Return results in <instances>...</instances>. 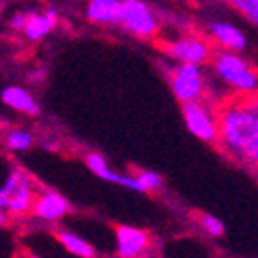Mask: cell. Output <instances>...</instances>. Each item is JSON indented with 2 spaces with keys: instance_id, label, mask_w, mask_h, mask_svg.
<instances>
[{
  "instance_id": "18",
  "label": "cell",
  "mask_w": 258,
  "mask_h": 258,
  "mask_svg": "<svg viewBox=\"0 0 258 258\" xmlns=\"http://www.w3.org/2000/svg\"><path fill=\"white\" fill-rule=\"evenodd\" d=\"M137 178L143 184V192H153V190H159L163 186V178L159 174H155V171H149V169L137 171Z\"/></svg>"
},
{
  "instance_id": "2",
  "label": "cell",
  "mask_w": 258,
  "mask_h": 258,
  "mask_svg": "<svg viewBox=\"0 0 258 258\" xmlns=\"http://www.w3.org/2000/svg\"><path fill=\"white\" fill-rule=\"evenodd\" d=\"M211 62L215 73L229 85L235 95L258 93V71H254L242 56H238V52L219 50L213 54Z\"/></svg>"
},
{
  "instance_id": "24",
  "label": "cell",
  "mask_w": 258,
  "mask_h": 258,
  "mask_svg": "<svg viewBox=\"0 0 258 258\" xmlns=\"http://www.w3.org/2000/svg\"><path fill=\"white\" fill-rule=\"evenodd\" d=\"M5 221H7V217H5V213H3V211H0V225H3Z\"/></svg>"
},
{
  "instance_id": "16",
  "label": "cell",
  "mask_w": 258,
  "mask_h": 258,
  "mask_svg": "<svg viewBox=\"0 0 258 258\" xmlns=\"http://www.w3.org/2000/svg\"><path fill=\"white\" fill-rule=\"evenodd\" d=\"M5 145L11 151H27L33 145V135L29 131H23V128H13L5 135Z\"/></svg>"
},
{
  "instance_id": "9",
  "label": "cell",
  "mask_w": 258,
  "mask_h": 258,
  "mask_svg": "<svg viewBox=\"0 0 258 258\" xmlns=\"http://www.w3.org/2000/svg\"><path fill=\"white\" fill-rule=\"evenodd\" d=\"M71 211V203L64 199L60 192L56 190H44L39 192L37 199H35V205H33V215L41 221H48V223H54V221H60L62 217H67Z\"/></svg>"
},
{
  "instance_id": "3",
  "label": "cell",
  "mask_w": 258,
  "mask_h": 258,
  "mask_svg": "<svg viewBox=\"0 0 258 258\" xmlns=\"http://www.w3.org/2000/svg\"><path fill=\"white\" fill-rule=\"evenodd\" d=\"M182 118L186 128L197 139L215 145L219 141V122H217V107L199 99V101H186L182 103Z\"/></svg>"
},
{
  "instance_id": "12",
  "label": "cell",
  "mask_w": 258,
  "mask_h": 258,
  "mask_svg": "<svg viewBox=\"0 0 258 258\" xmlns=\"http://www.w3.org/2000/svg\"><path fill=\"white\" fill-rule=\"evenodd\" d=\"M87 19L97 25H120L122 23V0H89Z\"/></svg>"
},
{
  "instance_id": "5",
  "label": "cell",
  "mask_w": 258,
  "mask_h": 258,
  "mask_svg": "<svg viewBox=\"0 0 258 258\" xmlns=\"http://www.w3.org/2000/svg\"><path fill=\"white\" fill-rule=\"evenodd\" d=\"M0 190L5 192V197H7V201H9L7 211H9L11 215H15V217H21V215L33 211L37 192H35V186H33V182H31V178L27 176L25 169L15 167L11 174H9L5 186L0 188Z\"/></svg>"
},
{
  "instance_id": "10",
  "label": "cell",
  "mask_w": 258,
  "mask_h": 258,
  "mask_svg": "<svg viewBox=\"0 0 258 258\" xmlns=\"http://www.w3.org/2000/svg\"><path fill=\"white\" fill-rule=\"evenodd\" d=\"M85 163H87L89 171H93V174L105 182H112V184H120L128 190H135V192H143V184L139 182L137 174L135 176H124V174H118V171H114L110 165H107L105 157L99 155V153H87L85 155Z\"/></svg>"
},
{
  "instance_id": "17",
  "label": "cell",
  "mask_w": 258,
  "mask_h": 258,
  "mask_svg": "<svg viewBox=\"0 0 258 258\" xmlns=\"http://www.w3.org/2000/svg\"><path fill=\"white\" fill-rule=\"evenodd\" d=\"M229 5L258 27V0H229Z\"/></svg>"
},
{
  "instance_id": "15",
  "label": "cell",
  "mask_w": 258,
  "mask_h": 258,
  "mask_svg": "<svg viewBox=\"0 0 258 258\" xmlns=\"http://www.w3.org/2000/svg\"><path fill=\"white\" fill-rule=\"evenodd\" d=\"M54 235L71 254H75L79 258H97V250L87 240H83L81 235H77L73 231H67V229H58Z\"/></svg>"
},
{
  "instance_id": "11",
  "label": "cell",
  "mask_w": 258,
  "mask_h": 258,
  "mask_svg": "<svg viewBox=\"0 0 258 258\" xmlns=\"http://www.w3.org/2000/svg\"><path fill=\"white\" fill-rule=\"evenodd\" d=\"M209 35L213 37L215 44H219L223 50H229V52H244L248 41H246V35L242 29H238L231 23H223V21H213L209 25Z\"/></svg>"
},
{
  "instance_id": "7",
  "label": "cell",
  "mask_w": 258,
  "mask_h": 258,
  "mask_svg": "<svg viewBox=\"0 0 258 258\" xmlns=\"http://www.w3.org/2000/svg\"><path fill=\"white\" fill-rule=\"evenodd\" d=\"M161 50L171 60L199 64V67L213 58V50L209 46V41L201 37H192V35H184L174 41H167V44H161Z\"/></svg>"
},
{
  "instance_id": "19",
  "label": "cell",
  "mask_w": 258,
  "mask_h": 258,
  "mask_svg": "<svg viewBox=\"0 0 258 258\" xmlns=\"http://www.w3.org/2000/svg\"><path fill=\"white\" fill-rule=\"evenodd\" d=\"M199 221H201V227H203L209 235H213V238H221V235L225 233V225H223L217 217L209 215V213H203L201 217H199Z\"/></svg>"
},
{
  "instance_id": "22",
  "label": "cell",
  "mask_w": 258,
  "mask_h": 258,
  "mask_svg": "<svg viewBox=\"0 0 258 258\" xmlns=\"http://www.w3.org/2000/svg\"><path fill=\"white\" fill-rule=\"evenodd\" d=\"M244 99H246V103L250 105V110L258 116V93H254V95H244Z\"/></svg>"
},
{
  "instance_id": "6",
  "label": "cell",
  "mask_w": 258,
  "mask_h": 258,
  "mask_svg": "<svg viewBox=\"0 0 258 258\" xmlns=\"http://www.w3.org/2000/svg\"><path fill=\"white\" fill-rule=\"evenodd\" d=\"M120 25L141 39H155L159 35V19L145 0H122Z\"/></svg>"
},
{
  "instance_id": "20",
  "label": "cell",
  "mask_w": 258,
  "mask_h": 258,
  "mask_svg": "<svg viewBox=\"0 0 258 258\" xmlns=\"http://www.w3.org/2000/svg\"><path fill=\"white\" fill-rule=\"evenodd\" d=\"M242 163H246V165H250L254 171H258V135H256V139L248 145L246 155H244V161H242Z\"/></svg>"
},
{
  "instance_id": "8",
  "label": "cell",
  "mask_w": 258,
  "mask_h": 258,
  "mask_svg": "<svg viewBox=\"0 0 258 258\" xmlns=\"http://www.w3.org/2000/svg\"><path fill=\"white\" fill-rule=\"evenodd\" d=\"M116 256L118 258H145L151 250V235L145 229L131 225H116Z\"/></svg>"
},
{
  "instance_id": "13",
  "label": "cell",
  "mask_w": 258,
  "mask_h": 258,
  "mask_svg": "<svg viewBox=\"0 0 258 258\" xmlns=\"http://www.w3.org/2000/svg\"><path fill=\"white\" fill-rule=\"evenodd\" d=\"M0 99H3L5 105L13 107V110H17L21 114H27V116H37L39 114V103L35 101V97L27 89L17 87V85H11V87L3 89Z\"/></svg>"
},
{
  "instance_id": "1",
  "label": "cell",
  "mask_w": 258,
  "mask_h": 258,
  "mask_svg": "<svg viewBox=\"0 0 258 258\" xmlns=\"http://www.w3.org/2000/svg\"><path fill=\"white\" fill-rule=\"evenodd\" d=\"M219 141L217 149L229 157L244 161L248 145L258 135V116L250 110L244 95H233L217 105Z\"/></svg>"
},
{
  "instance_id": "14",
  "label": "cell",
  "mask_w": 258,
  "mask_h": 258,
  "mask_svg": "<svg viewBox=\"0 0 258 258\" xmlns=\"http://www.w3.org/2000/svg\"><path fill=\"white\" fill-rule=\"evenodd\" d=\"M58 23V15L48 9L44 13H29V19H27V25H25V37L31 39V41H39L44 39Z\"/></svg>"
},
{
  "instance_id": "4",
  "label": "cell",
  "mask_w": 258,
  "mask_h": 258,
  "mask_svg": "<svg viewBox=\"0 0 258 258\" xmlns=\"http://www.w3.org/2000/svg\"><path fill=\"white\" fill-rule=\"evenodd\" d=\"M169 87L180 103L199 101L207 95V83L199 64L180 62L169 69Z\"/></svg>"
},
{
  "instance_id": "21",
  "label": "cell",
  "mask_w": 258,
  "mask_h": 258,
  "mask_svg": "<svg viewBox=\"0 0 258 258\" xmlns=\"http://www.w3.org/2000/svg\"><path fill=\"white\" fill-rule=\"evenodd\" d=\"M27 19H29V13H17L11 17V29L23 33L25 31V25H27Z\"/></svg>"
},
{
  "instance_id": "23",
  "label": "cell",
  "mask_w": 258,
  "mask_h": 258,
  "mask_svg": "<svg viewBox=\"0 0 258 258\" xmlns=\"http://www.w3.org/2000/svg\"><path fill=\"white\" fill-rule=\"evenodd\" d=\"M9 207V201H7V197H5V192L0 190V211H5Z\"/></svg>"
}]
</instances>
